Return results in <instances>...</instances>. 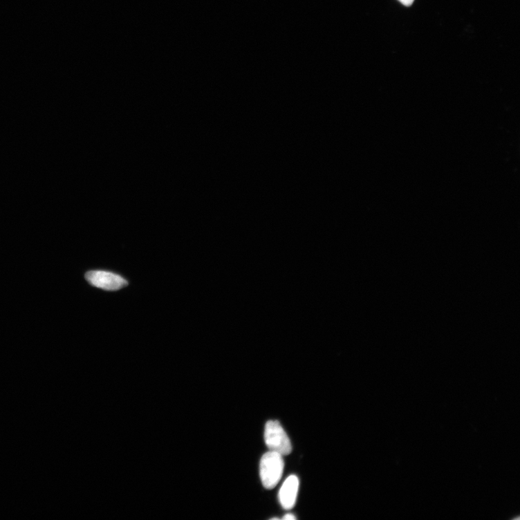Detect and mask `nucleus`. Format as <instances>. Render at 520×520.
<instances>
[{
  "instance_id": "nucleus-5",
  "label": "nucleus",
  "mask_w": 520,
  "mask_h": 520,
  "mask_svg": "<svg viewBox=\"0 0 520 520\" xmlns=\"http://www.w3.org/2000/svg\"><path fill=\"white\" fill-rule=\"evenodd\" d=\"M399 1L405 6H411L414 2V0H399Z\"/></svg>"
},
{
  "instance_id": "nucleus-6",
  "label": "nucleus",
  "mask_w": 520,
  "mask_h": 520,
  "mask_svg": "<svg viewBox=\"0 0 520 520\" xmlns=\"http://www.w3.org/2000/svg\"><path fill=\"white\" fill-rule=\"evenodd\" d=\"M296 519H297L296 517L291 514H288L283 517V519H286V520H294Z\"/></svg>"
},
{
  "instance_id": "nucleus-4",
  "label": "nucleus",
  "mask_w": 520,
  "mask_h": 520,
  "mask_svg": "<svg viewBox=\"0 0 520 520\" xmlns=\"http://www.w3.org/2000/svg\"><path fill=\"white\" fill-rule=\"evenodd\" d=\"M299 485V479L295 475L289 476L283 484L279 493V499L281 505L285 510H289L295 507Z\"/></svg>"
},
{
  "instance_id": "nucleus-2",
  "label": "nucleus",
  "mask_w": 520,
  "mask_h": 520,
  "mask_svg": "<svg viewBox=\"0 0 520 520\" xmlns=\"http://www.w3.org/2000/svg\"><path fill=\"white\" fill-rule=\"evenodd\" d=\"M265 442L270 451L284 456L292 451L288 436L278 420H269L265 429Z\"/></svg>"
},
{
  "instance_id": "nucleus-1",
  "label": "nucleus",
  "mask_w": 520,
  "mask_h": 520,
  "mask_svg": "<svg viewBox=\"0 0 520 520\" xmlns=\"http://www.w3.org/2000/svg\"><path fill=\"white\" fill-rule=\"evenodd\" d=\"M260 477L265 488L272 490L281 479L284 461L281 454L270 451L266 453L259 466Z\"/></svg>"
},
{
  "instance_id": "nucleus-3",
  "label": "nucleus",
  "mask_w": 520,
  "mask_h": 520,
  "mask_svg": "<svg viewBox=\"0 0 520 520\" xmlns=\"http://www.w3.org/2000/svg\"><path fill=\"white\" fill-rule=\"evenodd\" d=\"M85 277L91 286L109 291L118 290L128 285L121 275L104 270L89 271Z\"/></svg>"
}]
</instances>
